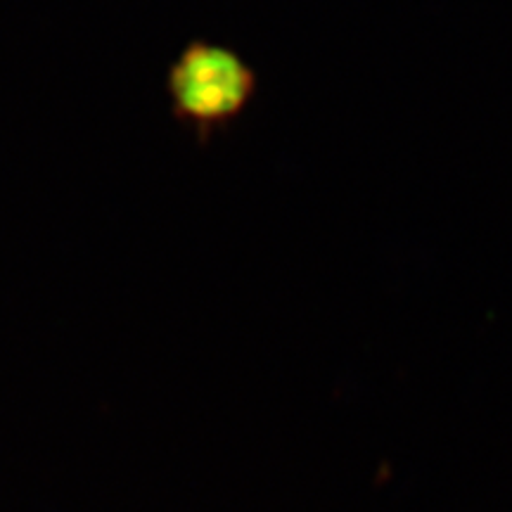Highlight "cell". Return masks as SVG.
I'll return each instance as SVG.
<instances>
[{
    "label": "cell",
    "instance_id": "cell-1",
    "mask_svg": "<svg viewBox=\"0 0 512 512\" xmlns=\"http://www.w3.org/2000/svg\"><path fill=\"white\" fill-rule=\"evenodd\" d=\"M259 91V76L235 50L192 41L171 64V114L207 143L238 121Z\"/></svg>",
    "mask_w": 512,
    "mask_h": 512
}]
</instances>
